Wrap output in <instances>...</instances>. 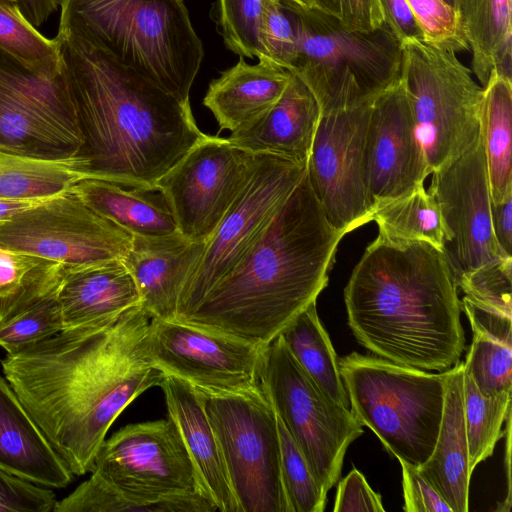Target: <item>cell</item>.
Wrapping results in <instances>:
<instances>
[{
    "mask_svg": "<svg viewBox=\"0 0 512 512\" xmlns=\"http://www.w3.org/2000/svg\"><path fill=\"white\" fill-rule=\"evenodd\" d=\"M0 49L44 79L54 80L62 74L58 41L43 36L14 0H0Z\"/></svg>",
    "mask_w": 512,
    "mask_h": 512,
    "instance_id": "38",
    "label": "cell"
},
{
    "mask_svg": "<svg viewBox=\"0 0 512 512\" xmlns=\"http://www.w3.org/2000/svg\"><path fill=\"white\" fill-rule=\"evenodd\" d=\"M63 329L61 309L54 292L16 316L0 322V347L7 354H12Z\"/></svg>",
    "mask_w": 512,
    "mask_h": 512,
    "instance_id": "41",
    "label": "cell"
},
{
    "mask_svg": "<svg viewBox=\"0 0 512 512\" xmlns=\"http://www.w3.org/2000/svg\"><path fill=\"white\" fill-rule=\"evenodd\" d=\"M159 386L165 396L168 417L182 436L202 493L218 511L241 512L201 393L190 383L168 374H164Z\"/></svg>",
    "mask_w": 512,
    "mask_h": 512,
    "instance_id": "19",
    "label": "cell"
},
{
    "mask_svg": "<svg viewBox=\"0 0 512 512\" xmlns=\"http://www.w3.org/2000/svg\"><path fill=\"white\" fill-rule=\"evenodd\" d=\"M402 469V487L406 512H452L447 502L417 466L398 459Z\"/></svg>",
    "mask_w": 512,
    "mask_h": 512,
    "instance_id": "47",
    "label": "cell"
},
{
    "mask_svg": "<svg viewBox=\"0 0 512 512\" xmlns=\"http://www.w3.org/2000/svg\"><path fill=\"white\" fill-rule=\"evenodd\" d=\"M379 235L394 241H421L443 251L446 231L432 195L419 186L374 208Z\"/></svg>",
    "mask_w": 512,
    "mask_h": 512,
    "instance_id": "35",
    "label": "cell"
},
{
    "mask_svg": "<svg viewBox=\"0 0 512 512\" xmlns=\"http://www.w3.org/2000/svg\"><path fill=\"white\" fill-rule=\"evenodd\" d=\"M473 333L464 367L484 396L512 391V313L468 296L460 301Z\"/></svg>",
    "mask_w": 512,
    "mask_h": 512,
    "instance_id": "26",
    "label": "cell"
},
{
    "mask_svg": "<svg viewBox=\"0 0 512 512\" xmlns=\"http://www.w3.org/2000/svg\"><path fill=\"white\" fill-rule=\"evenodd\" d=\"M400 46V81L432 174L480 135L483 89L453 51L423 41Z\"/></svg>",
    "mask_w": 512,
    "mask_h": 512,
    "instance_id": "8",
    "label": "cell"
},
{
    "mask_svg": "<svg viewBox=\"0 0 512 512\" xmlns=\"http://www.w3.org/2000/svg\"><path fill=\"white\" fill-rule=\"evenodd\" d=\"M384 510L381 495L370 487L363 474L356 468H353L338 483L334 512H383Z\"/></svg>",
    "mask_w": 512,
    "mask_h": 512,
    "instance_id": "48",
    "label": "cell"
},
{
    "mask_svg": "<svg viewBox=\"0 0 512 512\" xmlns=\"http://www.w3.org/2000/svg\"><path fill=\"white\" fill-rule=\"evenodd\" d=\"M458 11L478 80L492 71L512 80V0H459Z\"/></svg>",
    "mask_w": 512,
    "mask_h": 512,
    "instance_id": "28",
    "label": "cell"
},
{
    "mask_svg": "<svg viewBox=\"0 0 512 512\" xmlns=\"http://www.w3.org/2000/svg\"><path fill=\"white\" fill-rule=\"evenodd\" d=\"M79 146L24 106L0 96V149L27 157L59 160Z\"/></svg>",
    "mask_w": 512,
    "mask_h": 512,
    "instance_id": "36",
    "label": "cell"
},
{
    "mask_svg": "<svg viewBox=\"0 0 512 512\" xmlns=\"http://www.w3.org/2000/svg\"><path fill=\"white\" fill-rule=\"evenodd\" d=\"M456 285L465 296L512 313V257H503L462 276Z\"/></svg>",
    "mask_w": 512,
    "mask_h": 512,
    "instance_id": "43",
    "label": "cell"
},
{
    "mask_svg": "<svg viewBox=\"0 0 512 512\" xmlns=\"http://www.w3.org/2000/svg\"><path fill=\"white\" fill-rule=\"evenodd\" d=\"M291 72L270 62L247 63L240 56L231 68L210 82L203 104L219 132L241 129L266 113L286 89Z\"/></svg>",
    "mask_w": 512,
    "mask_h": 512,
    "instance_id": "25",
    "label": "cell"
},
{
    "mask_svg": "<svg viewBox=\"0 0 512 512\" xmlns=\"http://www.w3.org/2000/svg\"><path fill=\"white\" fill-rule=\"evenodd\" d=\"M81 144L83 178L148 193L204 133L185 103L104 51L56 36Z\"/></svg>",
    "mask_w": 512,
    "mask_h": 512,
    "instance_id": "2",
    "label": "cell"
},
{
    "mask_svg": "<svg viewBox=\"0 0 512 512\" xmlns=\"http://www.w3.org/2000/svg\"><path fill=\"white\" fill-rule=\"evenodd\" d=\"M492 203L512 193V80L492 71L483 88L480 115Z\"/></svg>",
    "mask_w": 512,
    "mask_h": 512,
    "instance_id": "30",
    "label": "cell"
},
{
    "mask_svg": "<svg viewBox=\"0 0 512 512\" xmlns=\"http://www.w3.org/2000/svg\"><path fill=\"white\" fill-rule=\"evenodd\" d=\"M457 290L441 250L378 234L344 288L348 325L378 357L443 372L465 348Z\"/></svg>",
    "mask_w": 512,
    "mask_h": 512,
    "instance_id": "3",
    "label": "cell"
},
{
    "mask_svg": "<svg viewBox=\"0 0 512 512\" xmlns=\"http://www.w3.org/2000/svg\"><path fill=\"white\" fill-rule=\"evenodd\" d=\"M446 231L443 254L455 282L506 257L492 231L491 196L481 135L458 158L432 173L427 190Z\"/></svg>",
    "mask_w": 512,
    "mask_h": 512,
    "instance_id": "16",
    "label": "cell"
},
{
    "mask_svg": "<svg viewBox=\"0 0 512 512\" xmlns=\"http://www.w3.org/2000/svg\"><path fill=\"white\" fill-rule=\"evenodd\" d=\"M64 267L0 246V322L56 292Z\"/></svg>",
    "mask_w": 512,
    "mask_h": 512,
    "instance_id": "33",
    "label": "cell"
},
{
    "mask_svg": "<svg viewBox=\"0 0 512 512\" xmlns=\"http://www.w3.org/2000/svg\"><path fill=\"white\" fill-rule=\"evenodd\" d=\"M0 96L10 99L81 144L74 108L63 73L44 79L0 49Z\"/></svg>",
    "mask_w": 512,
    "mask_h": 512,
    "instance_id": "29",
    "label": "cell"
},
{
    "mask_svg": "<svg viewBox=\"0 0 512 512\" xmlns=\"http://www.w3.org/2000/svg\"><path fill=\"white\" fill-rule=\"evenodd\" d=\"M511 400L512 391L482 395L464 367L463 411L471 473L493 454L497 442L504 436L502 428L511 415Z\"/></svg>",
    "mask_w": 512,
    "mask_h": 512,
    "instance_id": "37",
    "label": "cell"
},
{
    "mask_svg": "<svg viewBox=\"0 0 512 512\" xmlns=\"http://www.w3.org/2000/svg\"><path fill=\"white\" fill-rule=\"evenodd\" d=\"M293 4L305 8V9H313L314 8V0H288Z\"/></svg>",
    "mask_w": 512,
    "mask_h": 512,
    "instance_id": "53",
    "label": "cell"
},
{
    "mask_svg": "<svg viewBox=\"0 0 512 512\" xmlns=\"http://www.w3.org/2000/svg\"><path fill=\"white\" fill-rule=\"evenodd\" d=\"M131 245L129 233L94 212L72 189L0 224V246L57 262L65 270L123 260Z\"/></svg>",
    "mask_w": 512,
    "mask_h": 512,
    "instance_id": "13",
    "label": "cell"
},
{
    "mask_svg": "<svg viewBox=\"0 0 512 512\" xmlns=\"http://www.w3.org/2000/svg\"><path fill=\"white\" fill-rule=\"evenodd\" d=\"M364 170L373 208L424 185L431 174L400 79L371 102Z\"/></svg>",
    "mask_w": 512,
    "mask_h": 512,
    "instance_id": "18",
    "label": "cell"
},
{
    "mask_svg": "<svg viewBox=\"0 0 512 512\" xmlns=\"http://www.w3.org/2000/svg\"><path fill=\"white\" fill-rule=\"evenodd\" d=\"M344 236L305 173L248 255L179 321L266 346L327 287Z\"/></svg>",
    "mask_w": 512,
    "mask_h": 512,
    "instance_id": "4",
    "label": "cell"
},
{
    "mask_svg": "<svg viewBox=\"0 0 512 512\" xmlns=\"http://www.w3.org/2000/svg\"><path fill=\"white\" fill-rule=\"evenodd\" d=\"M371 101L321 116L306 174L329 222L345 235L372 221L364 170Z\"/></svg>",
    "mask_w": 512,
    "mask_h": 512,
    "instance_id": "15",
    "label": "cell"
},
{
    "mask_svg": "<svg viewBox=\"0 0 512 512\" xmlns=\"http://www.w3.org/2000/svg\"><path fill=\"white\" fill-rule=\"evenodd\" d=\"M56 501L52 490L0 470V512H50Z\"/></svg>",
    "mask_w": 512,
    "mask_h": 512,
    "instance_id": "45",
    "label": "cell"
},
{
    "mask_svg": "<svg viewBox=\"0 0 512 512\" xmlns=\"http://www.w3.org/2000/svg\"><path fill=\"white\" fill-rule=\"evenodd\" d=\"M81 179L75 157L50 160L0 149V199L45 200L71 190Z\"/></svg>",
    "mask_w": 512,
    "mask_h": 512,
    "instance_id": "34",
    "label": "cell"
},
{
    "mask_svg": "<svg viewBox=\"0 0 512 512\" xmlns=\"http://www.w3.org/2000/svg\"><path fill=\"white\" fill-rule=\"evenodd\" d=\"M338 366L359 423L397 459L425 463L439 433L446 371L429 373L357 352L339 358Z\"/></svg>",
    "mask_w": 512,
    "mask_h": 512,
    "instance_id": "7",
    "label": "cell"
},
{
    "mask_svg": "<svg viewBox=\"0 0 512 512\" xmlns=\"http://www.w3.org/2000/svg\"><path fill=\"white\" fill-rule=\"evenodd\" d=\"M270 1H217L220 33L230 50L241 57L264 59L262 27Z\"/></svg>",
    "mask_w": 512,
    "mask_h": 512,
    "instance_id": "39",
    "label": "cell"
},
{
    "mask_svg": "<svg viewBox=\"0 0 512 512\" xmlns=\"http://www.w3.org/2000/svg\"><path fill=\"white\" fill-rule=\"evenodd\" d=\"M279 335L317 386L333 402L350 409L339 372V358L319 319L316 302L304 309Z\"/></svg>",
    "mask_w": 512,
    "mask_h": 512,
    "instance_id": "32",
    "label": "cell"
},
{
    "mask_svg": "<svg viewBox=\"0 0 512 512\" xmlns=\"http://www.w3.org/2000/svg\"><path fill=\"white\" fill-rule=\"evenodd\" d=\"M464 361L446 370L441 424L434 449L419 472L447 502L452 512L469 510L468 446L463 411Z\"/></svg>",
    "mask_w": 512,
    "mask_h": 512,
    "instance_id": "24",
    "label": "cell"
},
{
    "mask_svg": "<svg viewBox=\"0 0 512 512\" xmlns=\"http://www.w3.org/2000/svg\"><path fill=\"white\" fill-rule=\"evenodd\" d=\"M264 347L176 319L151 318L147 335L153 363L206 394L257 388Z\"/></svg>",
    "mask_w": 512,
    "mask_h": 512,
    "instance_id": "14",
    "label": "cell"
},
{
    "mask_svg": "<svg viewBox=\"0 0 512 512\" xmlns=\"http://www.w3.org/2000/svg\"><path fill=\"white\" fill-rule=\"evenodd\" d=\"M306 173L291 160L258 155L255 171L234 201L180 292L176 320L188 317L210 290L248 255Z\"/></svg>",
    "mask_w": 512,
    "mask_h": 512,
    "instance_id": "11",
    "label": "cell"
},
{
    "mask_svg": "<svg viewBox=\"0 0 512 512\" xmlns=\"http://www.w3.org/2000/svg\"><path fill=\"white\" fill-rule=\"evenodd\" d=\"M200 393L241 512H290L277 416L260 385L238 393Z\"/></svg>",
    "mask_w": 512,
    "mask_h": 512,
    "instance_id": "10",
    "label": "cell"
},
{
    "mask_svg": "<svg viewBox=\"0 0 512 512\" xmlns=\"http://www.w3.org/2000/svg\"><path fill=\"white\" fill-rule=\"evenodd\" d=\"M206 243L192 242L180 233L132 237L122 260L137 286L141 306L156 319H176L182 287L200 259Z\"/></svg>",
    "mask_w": 512,
    "mask_h": 512,
    "instance_id": "20",
    "label": "cell"
},
{
    "mask_svg": "<svg viewBox=\"0 0 512 512\" xmlns=\"http://www.w3.org/2000/svg\"><path fill=\"white\" fill-rule=\"evenodd\" d=\"M24 17L36 28L42 26L58 9L59 0H16Z\"/></svg>",
    "mask_w": 512,
    "mask_h": 512,
    "instance_id": "51",
    "label": "cell"
},
{
    "mask_svg": "<svg viewBox=\"0 0 512 512\" xmlns=\"http://www.w3.org/2000/svg\"><path fill=\"white\" fill-rule=\"evenodd\" d=\"M288 3L297 28L289 71L310 89L321 116L369 102L399 81L401 46L386 24L354 31L316 9Z\"/></svg>",
    "mask_w": 512,
    "mask_h": 512,
    "instance_id": "6",
    "label": "cell"
},
{
    "mask_svg": "<svg viewBox=\"0 0 512 512\" xmlns=\"http://www.w3.org/2000/svg\"><path fill=\"white\" fill-rule=\"evenodd\" d=\"M320 118L316 98L292 74L279 100L258 119L231 132L227 139L255 155H274L306 166Z\"/></svg>",
    "mask_w": 512,
    "mask_h": 512,
    "instance_id": "21",
    "label": "cell"
},
{
    "mask_svg": "<svg viewBox=\"0 0 512 512\" xmlns=\"http://www.w3.org/2000/svg\"><path fill=\"white\" fill-rule=\"evenodd\" d=\"M491 224L500 251L512 257V193L498 203L491 202Z\"/></svg>",
    "mask_w": 512,
    "mask_h": 512,
    "instance_id": "50",
    "label": "cell"
},
{
    "mask_svg": "<svg viewBox=\"0 0 512 512\" xmlns=\"http://www.w3.org/2000/svg\"><path fill=\"white\" fill-rule=\"evenodd\" d=\"M258 155L204 134L156 183L178 232L207 243L250 181Z\"/></svg>",
    "mask_w": 512,
    "mask_h": 512,
    "instance_id": "12",
    "label": "cell"
},
{
    "mask_svg": "<svg viewBox=\"0 0 512 512\" xmlns=\"http://www.w3.org/2000/svg\"><path fill=\"white\" fill-rule=\"evenodd\" d=\"M53 512H214L216 506L201 494L154 497L121 489L92 471Z\"/></svg>",
    "mask_w": 512,
    "mask_h": 512,
    "instance_id": "31",
    "label": "cell"
},
{
    "mask_svg": "<svg viewBox=\"0 0 512 512\" xmlns=\"http://www.w3.org/2000/svg\"><path fill=\"white\" fill-rule=\"evenodd\" d=\"M384 22L401 43L423 41V31L406 0H380Z\"/></svg>",
    "mask_w": 512,
    "mask_h": 512,
    "instance_id": "49",
    "label": "cell"
},
{
    "mask_svg": "<svg viewBox=\"0 0 512 512\" xmlns=\"http://www.w3.org/2000/svg\"><path fill=\"white\" fill-rule=\"evenodd\" d=\"M14 1H16V0H14Z\"/></svg>",
    "mask_w": 512,
    "mask_h": 512,
    "instance_id": "55",
    "label": "cell"
},
{
    "mask_svg": "<svg viewBox=\"0 0 512 512\" xmlns=\"http://www.w3.org/2000/svg\"><path fill=\"white\" fill-rule=\"evenodd\" d=\"M313 9L354 31L369 32L385 24L380 0H314Z\"/></svg>",
    "mask_w": 512,
    "mask_h": 512,
    "instance_id": "46",
    "label": "cell"
},
{
    "mask_svg": "<svg viewBox=\"0 0 512 512\" xmlns=\"http://www.w3.org/2000/svg\"><path fill=\"white\" fill-rule=\"evenodd\" d=\"M447 4L458 10L459 0H444Z\"/></svg>",
    "mask_w": 512,
    "mask_h": 512,
    "instance_id": "54",
    "label": "cell"
},
{
    "mask_svg": "<svg viewBox=\"0 0 512 512\" xmlns=\"http://www.w3.org/2000/svg\"><path fill=\"white\" fill-rule=\"evenodd\" d=\"M92 471L141 495L205 496L182 436L169 417L121 428L104 440Z\"/></svg>",
    "mask_w": 512,
    "mask_h": 512,
    "instance_id": "17",
    "label": "cell"
},
{
    "mask_svg": "<svg viewBox=\"0 0 512 512\" xmlns=\"http://www.w3.org/2000/svg\"><path fill=\"white\" fill-rule=\"evenodd\" d=\"M58 36L80 39L190 103L203 44L182 0H59Z\"/></svg>",
    "mask_w": 512,
    "mask_h": 512,
    "instance_id": "5",
    "label": "cell"
},
{
    "mask_svg": "<svg viewBox=\"0 0 512 512\" xmlns=\"http://www.w3.org/2000/svg\"><path fill=\"white\" fill-rule=\"evenodd\" d=\"M0 470L49 488H64L74 476L1 376Z\"/></svg>",
    "mask_w": 512,
    "mask_h": 512,
    "instance_id": "23",
    "label": "cell"
},
{
    "mask_svg": "<svg viewBox=\"0 0 512 512\" xmlns=\"http://www.w3.org/2000/svg\"><path fill=\"white\" fill-rule=\"evenodd\" d=\"M277 425L281 476L290 512H323L327 493L313 476L305 457L278 417Z\"/></svg>",
    "mask_w": 512,
    "mask_h": 512,
    "instance_id": "40",
    "label": "cell"
},
{
    "mask_svg": "<svg viewBox=\"0 0 512 512\" xmlns=\"http://www.w3.org/2000/svg\"><path fill=\"white\" fill-rule=\"evenodd\" d=\"M141 305L111 323L63 329L7 354L6 380L75 476L91 472L107 431L164 373L147 350Z\"/></svg>",
    "mask_w": 512,
    "mask_h": 512,
    "instance_id": "1",
    "label": "cell"
},
{
    "mask_svg": "<svg viewBox=\"0 0 512 512\" xmlns=\"http://www.w3.org/2000/svg\"><path fill=\"white\" fill-rule=\"evenodd\" d=\"M264 59L290 70L297 51V28L287 0H271L262 27Z\"/></svg>",
    "mask_w": 512,
    "mask_h": 512,
    "instance_id": "44",
    "label": "cell"
},
{
    "mask_svg": "<svg viewBox=\"0 0 512 512\" xmlns=\"http://www.w3.org/2000/svg\"><path fill=\"white\" fill-rule=\"evenodd\" d=\"M72 190L94 212L132 237L157 238L179 233L163 198L156 201L144 192L89 178L79 180Z\"/></svg>",
    "mask_w": 512,
    "mask_h": 512,
    "instance_id": "27",
    "label": "cell"
},
{
    "mask_svg": "<svg viewBox=\"0 0 512 512\" xmlns=\"http://www.w3.org/2000/svg\"><path fill=\"white\" fill-rule=\"evenodd\" d=\"M56 297L64 329L108 324L141 305L135 281L122 260L65 270Z\"/></svg>",
    "mask_w": 512,
    "mask_h": 512,
    "instance_id": "22",
    "label": "cell"
},
{
    "mask_svg": "<svg viewBox=\"0 0 512 512\" xmlns=\"http://www.w3.org/2000/svg\"><path fill=\"white\" fill-rule=\"evenodd\" d=\"M423 34L424 42L454 53L468 49L460 13L444 0H406Z\"/></svg>",
    "mask_w": 512,
    "mask_h": 512,
    "instance_id": "42",
    "label": "cell"
},
{
    "mask_svg": "<svg viewBox=\"0 0 512 512\" xmlns=\"http://www.w3.org/2000/svg\"><path fill=\"white\" fill-rule=\"evenodd\" d=\"M42 201L44 200L0 199V224L8 221L21 211L31 208Z\"/></svg>",
    "mask_w": 512,
    "mask_h": 512,
    "instance_id": "52",
    "label": "cell"
},
{
    "mask_svg": "<svg viewBox=\"0 0 512 512\" xmlns=\"http://www.w3.org/2000/svg\"><path fill=\"white\" fill-rule=\"evenodd\" d=\"M259 385L328 493L338 482L346 451L363 434V426L349 408L333 402L317 386L281 335L263 349Z\"/></svg>",
    "mask_w": 512,
    "mask_h": 512,
    "instance_id": "9",
    "label": "cell"
}]
</instances>
